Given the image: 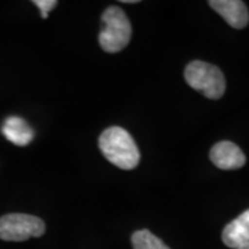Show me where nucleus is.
Listing matches in <instances>:
<instances>
[{
    "label": "nucleus",
    "mask_w": 249,
    "mask_h": 249,
    "mask_svg": "<svg viewBox=\"0 0 249 249\" xmlns=\"http://www.w3.org/2000/svg\"><path fill=\"white\" fill-rule=\"evenodd\" d=\"M122 3H126V4L130 3V4H133V3H137V1H136V0H122Z\"/></svg>",
    "instance_id": "9b49d317"
},
{
    "label": "nucleus",
    "mask_w": 249,
    "mask_h": 249,
    "mask_svg": "<svg viewBox=\"0 0 249 249\" xmlns=\"http://www.w3.org/2000/svg\"><path fill=\"white\" fill-rule=\"evenodd\" d=\"M187 85L198 90L205 97L219 100L226 91V79L219 67L209 62L191 61L184 70Z\"/></svg>",
    "instance_id": "7ed1b4c3"
},
{
    "label": "nucleus",
    "mask_w": 249,
    "mask_h": 249,
    "mask_svg": "<svg viewBox=\"0 0 249 249\" xmlns=\"http://www.w3.org/2000/svg\"><path fill=\"white\" fill-rule=\"evenodd\" d=\"M209 157L214 166L223 170L240 169L247 162V158L240 147L231 142H220L214 144Z\"/></svg>",
    "instance_id": "39448f33"
},
{
    "label": "nucleus",
    "mask_w": 249,
    "mask_h": 249,
    "mask_svg": "<svg viewBox=\"0 0 249 249\" xmlns=\"http://www.w3.org/2000/svg\"><path fill=\"white\" fill-rule=\"evenodd\" d=\"M45 231V222L32 214L9 213L0 217V240L3 241H27L43 235Z\"/></svg>",
    "instance_id": "20e7f679"
},
{
    "label": "nucleus",
    "mask_w": 249,
    "mask_h": 249,
    "mask_svg": "<svg viewBox=\"0 0 249 249\" xmlns=\"http://www.w3.org/2000/svg\"><path fill=\"white\" fill-rule=\"evenodd\" d=\"M34 4H36L37 9L40 10L42 18H47L49 17V13L57 6V1L55 0H35Z\"/></svg>",
    "instance_id": "9d476101"
},
{
    "label": "nucleus",
    "mask_w": 249,
    "mask_h": 249,
    "mask_svg": "<svg viewBox=\"0 0 249 249\" xmlns=\"http://www.w3.org/2000/svg\"><path fill=\"white\" fill-rule=\"evenodd\" d=\"M209 6L235 29H242L249 24V11L241 0H211Z\"/></svg>",
    "instance_id": "423d86ee"
},
{
    "label": "nucleus",
    "mask_w": 249,
    "mask_h": 249,
    "mask_svg": "<svg viewBox=\"0 0 249 249\" xmlns=\"http://www.w3.org/2000/svg\"><path fill=\"white\" fill-rule=\"evenodd\" d=\"M1 133L10 142L24 147L34 140L35 132L25 119L19 116H9L1 126Z\"/></svg>",
    "instance_id": "6e6552de"
},
{
    "label": "nucleus",
    "mask_w": 249,
    "mask_h": 249,
    "mask_svg": "<svg viewBox=\"0 0 249 249\" xmlns=\"http://www.w3.org/2000/svg\"><path fill=\"white\" fill-rule=\"evenodd\" d=\"M222 241L226 247L232 249L249 244V209L223 229Z\"/></svg>",
    "instance_id": "0eeeda50"
},
{
    "label": "nucleus",
    "mask_w": 249,
    "mask_h": 249,
    "mask_svg": "<svg viewBox=\"0 0 249 249\" xmlns=\"http://www.w3.org/2000/svg\"><path fill=\"white\" fill-rule=\"evenodd\" d=\"M103 24L98 43L107 53H119L129 45L132 37V25L121 7L111 6L103 13Z\"/></svg>",
    "instance_id": "f03ea898"
},
{
    "label": "nucleus",
    "mask_w": 249,
    "mask_h": 249,
    "mask_svg": "<svg viewBox=\"0 0 249 249\" xmlns=\"http://www.w3.org/2000/svg\"><path fill=\"white\" fill-rule=\"evenodd\" d=\"M98 147L101 154L119 169L132 170L140 162V151L133 137L124 127L106 129L98 139Z\"/></svg>",
    "instance_id": "f257e3e1"
},
{
    "label": "nucleus",
    "mask_w": 249,
    "mask_h": 249,
    "mask_svg": "<svg viewBox=\"0 0 249 249\" xmlns=\"http://www.w3.org/2000/svg\"><path fill=\"white\" fill-rule=\"evenodd\" d=\"M133 249H170L165 242L148 230H139L132 235Z\"/></svg>",
    "instance_id": "1a4fd4ad"
},
{
    "label": "nucleus",
    "mask_w": 249,
    "mask_h": 249,
    "mask_svg": "<svg viewBox=\"0 0 249 249\" xmlns=\"http://www.w3.org/2000/svg\"><path fill=\"white\" fill-rule=\"evenodd\" d=\"M238 249H249V244H245V245H242V247H240Z\"/></svg>",
    "instance_id": "f8f14e48"
}]
</instances>
